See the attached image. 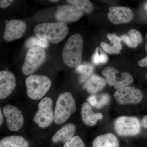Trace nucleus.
<instances>
[{"mask_svg":"<svg viewBox=\"0 0 147 147\" xmlns=\"http://www.w3.org/2000/svg\"><path fill=\"white\" fill-rule=\"evenodd\" d=\"M146 39L147 40V34H146ZM146 52L147 53V43H146Z\"/></svg>","mask_w":147,"mask_h":147,"instance_id":"72a5a7b5","label":"nucleus"},{"mask_svg":"<svg viewBox=\"0 0 147 147\" xmlns=\"http://www.w3.org/2000/svg\"><path fill=\"white\" fill-rule=\"evenodd\" d=\"M16 87V79L12 72L6 70L0 72V99L9 96Z\"/></svg>","mask_w":147,"mask_h":147,"instance_id":"4468645a","label":"nucleus"},{"mask_svg":"<svg viewBox=\"0 0 147 147\" xmlns=\"http://www.w3.org/2000/svg\"><path fill=\"white\" fill-rule=\"evenodd\" d=\"M76 110V102L72 94L68 92L61 94L58 98L54 111L55 123H64Z\"/></svg>","mask_w":147,"mask_h":147,"instance_id":"7ed1b4c3","label":"nucleus"},{"mask_svg":"<svg viewBox=\"0 0 147 147\" xmlns=\"http://www.w3.org/2000/svg\"><path fill=\"white\" fill-rule=\"evenodd\" d=\"M120 38L128 47L132 48H136L142 41V34L134 29L130 30L127 34L121 36Z\"/></svg>","mask_w":147,"mask_h":147,"instance_id":"aec40b11","label":"nucleus"},{"mask_svg":"<svg viewBox=\"0 0 147 147\" xmlns=\"http://www.w3.org/2000/svg\"><path fill=\"white\" fill-rule=\"evenodd\" d=\"M138 63V65L141 67H147V56L146 57L139 61Z\"/></svg>","mask_w":147,"mask_h":147,"instance_id":"c756f323","label":"nucleus"},{"mask_svg":"<svg viewBox=\"0 0 147 147\" xmlns=\"http://www.w3.org/2000/svg\"><path fill=\"white\" fill-rule=\"evenodd\" d=\"M100 46L104 52L108 54H119L122 47L118 45H110L106 42H102L100 43Z\"/></svg>","mask_w":147,"mask_h":147,"instance_id":"a878e982","label":"nucleus"},{"mask_svg":"<svg viewBox=\"0 0 147 147\" xmlns=\"http://www.w3.org/2000/svg\"><path fill=\"white\" fill-rule=\"evenodd\" d=\"M34 32L36 36L42 41L57 44L65 38L69 29L65 23H45L36 26Z\"/></svg>","mask_w":147,"mask_h":147,"instance_id":"f257e3e1","label":"nucleus"},{"mask_svg":"<svg viewBox=\"0 0 147 147\" xmlns=\"http://www.w3.org/2000/svg\"><path fill=\"white\" fill-rule=\"evenodd\" d=\"M83 44L81 35L74 34L68 38L63 52V59L66 65L71 68H75L80 65L82 60Z\"/></svg>","mask_w":147,"mask_h":147,"instance_id":"f03ea898","label":"nucleus"},{"mask_svg":"<svg viewBox=\"0 0 147 147\" xmlns=\"http://www.w3.org/2000/svg\"><path fill=\"white\" fill-rule=\"evenodd\" d=\"M63 147H86V146L81 137L75 136L69 142L65 144Z\"/></svg>","mask_w":147,"mask_h":147,"instance_id":"bb28decb","label":"nucleus"},{"mask_svg":"<svg viewBox=\"0 0 147 147\" xmlns=\"http://www.w3.org/2000/svg\"><path fill=\"white\" fill-rule=\"evenodd\" d=\"M3 112L6 119L7 127L12 131H18L23 126L24 122V116L18 108L13 105H5Z\"/></svg>","mask_w":147,"mask_h":147,"instance_id":"9d476101","label":"nucleus"},{"mask_svg":"<svg viewBox=\"0 0 147 147\" xmlns=\"http://www.w3.org/2000/svg\"><path fill=\"white\" fill-rule=\"evenodd\" d=\"M0 147H29V144L23 137L11 135L1 139Z\"/></svg>","mask_w":147,"mask_h":147,"instance_id":"6ab92c4d","label":"nucleus"},{"mask_svg":"<svg viewBox=\"0 0 147 147\" xmlns=\"http://www.w3.org/2000/svg\"><path fill=\"white\" fill-rule=\"evenodd\" d=\"M142 125L144 128L147 129V115L145 116L142 119Z\"/></svg>","mask_w":147,"mask_h":147,"instance_id":"7c9ffc66","label":"nucleus"},{"mask_svg":"<svg viewBox=\"0 0 147 147\" xmlns=\"http://www.w3.org/2000/svg\"><path fill=\"white\" fill-rule=\"evenodd\" d=\"M81 115L84 123L89 126H94L98 120L103 118L101 113H95L93 112L91 105L88 102H84L82 104Z\"/></svg>","mask_w":147,"mask_h":147,"instance_id":"dca6fc26","label":"nucleus"},{"mask_svg":"<svg viewBox=\"0 0 147 147\" xmlns=\"http://www.w3.org/2000/svg\"><path fill=\"white\" fill-rule=\"evenodd\" d=\"M114 129L121 137L136 136L141 131V123L136 117L121 116L115 121Z\"/></svg>","mask_w":147,"mask_h":147,"instance_id":"423d86ee","label":"nucleus"},{"mask_svg":"<svg viewBox=\"0 0 147 147\" xmlns=\"http://www.w3.org/2000/svg\"><path fill=\"white\" fill-rule=\"evenodd\" d=\"M51 84V80L47 76L30 75L26 80L27 95L32 100L41 99L50 89Z\"/></svg>","mask_w":147,"mask_h":147,"instance_id":"20e7f679","label":"nucleus"},{"mask_svg":"<svg viewBox=\"0 0 147 147\" xmlns=\"http://www.w3.org/2000/svg\"><path fill=\"white\" fill-rule=\"evenodd\" d=\"M146 7H147V5H146Z\"/></svg>","mask_w":147,"mask_h":147,"instance_id":"f704fd0d","label":"nucleus"},{"mask_svg":"<svg viewBox=\"0 0 147 147\" xmlns=\"http://www.w3.org/2000/svg\"><path fill=\"white\" fill-rule=\"evenodd\" d=\"M53 106V100L49 97L44 98L38 103V110L33 121L40 128H46L53 123L54 119Z\"/></svg>","mask_w":147,"mask_h":147,"instance_id":"0eeeda50","label":"nucleus"},{"mask_svg":"<svg viewBox=\"0 0 147 147\" xmlns=\"http://www.w3.org/2000/svg\"><path fill=\"white\" fill-rule=\"evenodd\" d=\"M69 5L81 9L84 13L90 14L94 10V6L89 0H66Z\"/></svg>","mask_w":147,"mask_h":147,"instance_id":"4be33fe9","label":"nucleus"},{"mask_svg":"<svg viewBox=\"0 0 147 147\" xmlns=\"http://www.w3.org/2000/svg\"><path fill=\"white\" fill-rule=\"evenodd\" d=\"M50 2L53 3H56L59 0H49Z\"/></svg>","mask_w":147,"mask_h":147,"instance_id":"473e14b6","label":"nucleus"},{"mask_svg":"<svg viewBox=\"0 0 147 147\" xmlns=\"http://www.w3.org/2000/svg\"><path fill=\"white\" fill-rule=\"evenodd\" d=\"M45 57V50L42 47H35L29 48L22 67V72L26 76L32 75L43 64Z\"/></svg>","mask_w":147,"mask_h":147,"instance_id":"39448f33","label":"nucleus"},{"mask_svg":"<svg viewBox=\"0 0 147 147\" xmlns=\"http://www.w3.org/2000/svg\"><path fill=\"white\" fill-rule=\"evenodd\" d=\"M108 39L110 40L111 43L113 45L122 46L121 45V40L120 38L117 36V35L112 34H108L107 36Z\"/></svg>","mask_w":147,"mask_h":147,"instance_id":"cd10ccee","label":"nucleus"},{"mask_svg":"<svg viewBox=\"0 0 147 147\" xmlns=\"http://www.w3.org/2000/svg\"><path fill=\"white\" fill-rule=\"evenodd\" d=\"M114 97L119 104L123 105L138 104L142 101L143 95L140 90L127 86L117 90Z\"/></svg>","mask_w":147,"mask_h":147,"instance_id":"1a4fd4ad","label":"nucleus"},{"mask_svg":"<svg viewBox=\"0 0 147 147\" xmlns=\"http://www.w3.org/2000/svg\"><path fill=\"white\" fill-rule=\"evenodd\" d=\"M5 23L4 39L7 41H12L21 38L26 30V24L21 20H6Z\"/></svg>","mask_w":147,"mask_h":147,"instance_id":"f8f14e48","label":"nucleus"},{"mask_svg":"<svg viewBox=\"0 0 147 147\" xmlns=\"http://www.w3.org/2000/svg\"><path fill=\"white\" fill-rule=\"evenodd\" d=\"M93 147H119V142L117 137L113 133L99 135L92 142Z\"/></svg>","mask_w":147,"mask_h":147,"instance_id":"a211bd4d","label":"nucleus"},{"mask_svg":"<svg viewBox=\"0 0 147 147\" xmlns=\"http://www.w3.org/2000/svg\"><path fill=\"white\" fill-rule=\"evenodd\" d=\"M106 84L105 78L96 74H92L85 82L84 88L89 93L94 94L102 90Z\"/></svg>","mask_w":147,"mask_h":147,"instance_id":"f3484780","label":"nucleus"},{"mask_svg":"<svg viewBox=\"0 0 147 147\" xmlns=\"http://www.w3.org/2000/svg\"><path fill=\"white\" fill-rule=\"evenodd\" d=\"M81 9L71 5H67L58 7L55 13L57 21L62 23H71L78 21L84 15Z\"/></svg>","mask_w":147,"mask_h":147,"instance_id":"9b49d317","label":"nucleus"},{"mask_svg":"<svg viewBox=\"0 0 147 147\" xmlns=\"http://www.w3.org/2000/svg\"><path fill=\"white\" fill-rule=\"evenodd\" d=\"M48 43L42 41L37 37H31L27 40L25 43V46L29 49L32 47H39L46 48L48 47Z\"/></svg>","mask_w":147,"mask_h":147,"instance_id":"393cba45","label":"nucleus"},{"mask_svg":"<svg viewBox=\"0 0 147 147\" xmlns=\"http://www.w3.org/2000/svg\"><path fill=\"white\" fill-rule=\"evenodd\" d=\"M110 100V96L107 94L90 96L88 98L89 103L97 109L101 108L107 105Z\"/></svg>","mask_w":147,"mask_h":147,"instance_id":"412c9836","label":"nucleus"},{"mask_svg":"<svg viewBox=\"0 0 147 147\" xmlns=\"http://www.w3.org/2000/svg\"><path fill=\"white\" fill-rule=\"evenodd\" d=\"M92 61L94 64L96 65L105 64L108 62V57L100 47H98L96 49L95 53L92 57Z\"/></svg>","mask_w":147,"mask_h":147,"instance_id":"b1692460","label":"nucleus"},{"mask_svg":"<svg viewBox=\"0 0 147 147\" xmlns=\"http://www.w3.org/2000/svg\"><path fill=\"white\" fill-rule=\"evenodd\" d=\"M109 11L108 18L111 22L115 25L127 24L134 18L133 11L126 7H111Z\"/></svg>","mask_w":147,"mask_h":147,"instance_id":"ddd939ff","label":"nucleus"},{"mask_svg":"<svg viewBox=\"0 0 147 147\" xmlns=\"http://www.w3.org/2000/svg\"></svg>","mask_w":147,"mask_h":147,"instance_id":"c9c22d12","label":"nucleus"},{"mask_svg":"<svg viewBox=\"0 0 147 147\" xmlns=\"http://www.w3.org/2000/svg\"><path fill=\"white\" fill-rule=\"evenodd\" d=\"M102 73L107 84L113 86L115 89L127 86L133 82V77L129 73H120L113 67H106L102 70Z\"/></svg>","mask_w":147,"mask_h":147,"instance_id":"6e6552de","label":"nucleus"},{"mask_svg":"<svg viewBox=\"0 0 147 147\" xmlns=\"http://www.w3.org/2000/svg\"><path fill=\"white\" fill-rule=\"evenodd\" d=\"M76 131V127L74 124L66 125L58 130L53 135L51 141L54 144H65L74 137Z\"/></svg>","mask_w":147,"mask_h":147,"instance_id":"2eb2a0df","label":"nucleus"},{"mask_svg":"<svg viewBox=\"0 0 147 147\" xmlns=\"http://www.w3.org/2000/svg\"><path fill=\"white\" fill-rule=\"evenodd\" d=\"M93 66L91 65L83 64L79 65L76 67V71L77 73L81 74L80 78V82H85L88 78L92 75L94 71Z\"/></svg>","mask_w":147,"mask_h":147,"instance_id":"5701e85b","label":"nucleus"},{"mask_svg":"<svg viewBox=\"0 0 147 147\" xmlns=\"http://www.w3.org/2000/svg\"><path fill=\"white\" fill-rule=\"evenodd\" d=\"M14 0H0V7L1 8H7L11 4Z\"/></svg>","mask_w":147,"mask_h":147,"instance_id":"c85d7f7f","label":"nucleus"},{"mask_svg":"<svg viewBox=\"0 0 147 147\" xmlns=\"http://www.w3.org/2000/svg\"><path fill=\"white\" fill-rule=\"evenodd\" d=\"M3 122V116L1 110H0V125H1Z\"/></svg>","mask_w":147,"mask_h":147,"instance_id":"2f4dec72","label":"nucleus"}]
</instances>
